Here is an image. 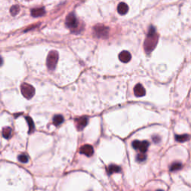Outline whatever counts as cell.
<instances>
[{
	"instance_id": "obj_11",
	"label": "cell",
	"mask_w": 191,
	"mask_h": 191,
	"mask_svg": "<svg viewBox=\"0 0 191 191\" xmlns=\"http://www.w3.org/2000/svg\"><path fill=\"white\" fill-rule=\"evenodd\" d=\"M31 16L34 17H41V16L44 15L45 9L43 8H34V9L31 10Z\"/></svg>"
},
{
	"instance_id": "obj_9",
	"label": "cell",
	"mask_w": 191,
	"mask_h": 191,
	"mask_svg": "<svg viewBox=\"0 0 191 191\" xmlns=\"http://www.w3.org/2000/svg\"><path fill=\"white\" fill-rule=\"evenodd\" d=\"M134 95L136 96L142 97L146 94V91H145L144 87L140 84H137L134 88Z\"/></svg>"
},
{
	"instance_id": "obj_16",
	"label": "cell",
	"mask_w": 191,
	"mask_h": 191,
	"mask_svg": "<svg viewBox=\"0 0 191 191\" xmlns=\"http://www.w3.org/2000/svg\"><path fill=\"white\" fill-rule=\"evenodd\" d=\"M176 140L178 142H185L189 140V135L188 134H182V135H176Z\"/></svg>"
},
{
	"instance_id": "obj_10",
	"label": "cell",
	"mask_w": 191,
	"mask_h": 191,
	"mask_svg": "<svg viewBox=\"0 0 191 191\" xmlns=\"http://www.w3.org/2000/svg\"><path fill=\"white\" fill-rule=\"evenodd\" d=\"M119 59L123 63H128L131 61V55L128 51H122L119 55Z\"/></svg>"
},
{
	"instance_id": "obj_2",
	"label": "cell",
	"mask_w": 191,
	"mask_h": 191,
	"mask_svg": "<svg viewBox=\"0 0 191 191\" xmlns=\"http://www.w3.org/2000/svg\"><path fill=\"white\" fill-rule=\"evenodd\" d=\"M58 61V52L57 51H51L47 56V65L49 70H53L55 68Z\"/></svg>"
},
{
	"instance_id": "obj_20",
	"label": "cell",
	"mask_w": 191,
	"mask_h": 191,
	"mask_svg": "<svg viewBox=\"0 0 191 191\" xmlns=\"http://www.w3.org/2000/svg\"><path fill=\"white\" fill-rule=\"evenodd\" d=\"M18 160L22 163H27L28 160H29V158H28V157L25 154H20L18 157Z\"/></svg>"
},
{
	"instance_id": "obj_7",
	"label": "cell",
	"mask_w": 191,
	"mask_h": 191,
	"mask_svg": "<svg viewBox=\"0 0 191 191\" xmlns=\"http://www.w3.org/2000/svg\"><path fill=\"white\" fill-rule=\"evenodd\" d=\"M87 122H88V119L85 116L77 118L75 120V126L79 131H81L82 129H84L87 125Z\"/></svg>"
},
{
	"instance_id": "obj_13",
	"label": "cell",
	"mask_w": 191,
	"mask_h": 191,
	"mask_svg": "<svg viewBox=\"0 0 191 191\" xmlns=\"http://www.w3.org/2000/svg\"><path fill=\"white\" fill-rule=\"evenodd\" d=\"M107 171H108L109 175H111V174L115 173V172H120L121 171V168L120 166H116V165L112 164V165H110V166H108V169H107Z\"/></svg>"
},
{
	"instance_id": "obj_5",
	"label": "cell",
	"mask_w": 191,
	"mask_h": 191,
	"mask_svg": "<svg viewBox=\"0 0 191 191\" xmlns=\"http://www.w3.org/2000/svg\"><path fill=\"white\" fill-rule=\"evenodd\" d=\"M66 25L70 29H76L79 25V22L73 13H70L66 18Z\"/></svg>"
},
{
	"instance_id": "obj_3",
	"label": "cell",
	"mask_w": 191,
	"mask_h": 191,
	"mask_svg": "<svg viewBox=\"0 0 191 191\" xmlns=\"http://www.w3.org/2000/svg\"><path fill=\"white\" fill-rule=\"evenodd\" d=\"M21 93L25 98L30 99L34 96L35 93V90L33 86L29 84L23 83L21 85Z\"/></svg>"
},
{
	"instance_id": "obj_24",
	"label": "cell",
	"mask_w": 191,
	"mask_h": 191,
	"mask_svg": "<svg viewBox=\"0 0 191 191\" xmlns=\"http://www.w3.org/2000/svg\"><path fill=\"white\" fill-rule=\"evenodd\" d=\"M157 191H163V190H157Z\"/></svg>"
},
{
	"instance_id": "obj_19",
	"label": "cell",
	"mask_w": 191,
	"mask_h": 191,
	"mask_svg": "<svg viewBox=\"0 0 191 191\" xmlns=\"http://www.w3.org/2000/svg\"><path fill=\"white\" fill-rule=\"evenodd\" d=\"M19 10H20V8H19V5L12 6L11 8V14L12 16H16L19 12Z\"/></svg>"
},
{
	"instance_id": "obj_22",
	"label": "cell",
	"mask_w": 191,
	"mask_h": 191,
	"mask_svg": "<svg viewBox=\"0 0 191 191\" xmlns=\"http://www.w3.org/2000/svg\"><path fill=\"white\" fill-rule=\"evenodd\" d=\"M152 140L154 142H155V143H158V142H160V137H153Z\"/></svg>"
},
{
	"instance_id": "obj_23",
	"label": "cell",
	"mask_w": 191,
	"mask_h": 191,
	"mask_svg": "<svg viewBox=\"0 0 191 191\" xmlns=\"http://www.w3.org/2000/svg\"><path fill=\"white\" fill-rule=\"evenodd\" d=\"M2 57L0 56V66L2 65Z\"/></svg>"
},
{
	"instance_id": "obj_21",
	"label": "cell",
	"mask_w": 191,
	"mask_h": 191,
	"mask_svg": "<svg viewBox=\"0 0 191 191\" xmlns=\"http://www.w3.org/2000/svg\"><path fill=\"white\" fill-rule=\"evenodd\" d=\"M146 159V156L144 154H143V153H142V154H139L137 157V160H138V161H140V162L144 161Z\"/></svg>"
},
{
	"instance_id": "obj_14",
	"label": "cell",
	"mask_w": 191,
	"mask_h": 191,
	"mask_svg": "<svg viewBox=\"0 0 191 191\" xmlns=\"http://www.w3.org/2000/svg\"><path fill=\"white\" fill-rule=\"evenodd\" d=\"M64 116H62V115H55L53 117V123L55 124V126H60L61 124L64 122Z\"/></svg>"
},
{
	"instance_id": "obj_12",
	"label": "cell",
	"mask_w": 191,
	"mask_h": 191,
	"mask_svg": "<svg viewBox=\"0 0 191 191\" xmlns=\"http://www.w3.org/2000/svg\"><path fill=\"white\" fill-rule=\"evenodd\" d=\"M128 11V7L127 5L124 2H121L120 4L118 5L117 7V11L118 13L121 15H125Z\"/></svg>"
},
{
	"instance_id": "obj_6",
	"label": "cell",
	"mask_w": 191,
	"mask_h": 191,
	"mask_svg": "<svg viewBox=\"0 0 191 191\" xmlns=\"http://www.w3.org/2000/svg\"><path fill=\"white\" fill-rule=\"evenodd\" d=\"M149 146V143L148 141H139V140H134L132 143V147L134 149H139L141 152L145 153L147 151L148 148Z\"/></svg>"
},
{
	"instance_id": "obj_4",
	"label": "cell",
	"mask_w": 191,
	"mask_h": 191,
	"mask_svg": "<svg viewBox=\"0 0 191 191\" xmlns=\"http://www.w3.org/2000/svg\"><path fill=\"white\" fill-rule=\"evenodd\" d=\"M93 35L98 38H106L108 35V28L102 25H98L93 28Z\"/></svg>"
},
{
	"instance_id": "obj_15",
	"label": "cell",
	"mask_w": 191,
	"mask_h": 191,
	"mask_svg": "<svg viewBox=\"0 0 191 191\" xmlns=\"http://www.w3.org/2000/svg\"><path fill=\"white\" fill-rule=\"evenodd\" d=\"M12 134V130L11 128L9 127H5L3 128L2 130V136L3 137H5V139H8L11 137Z\"/></svg>"
},
{
	"instance_id": "obj_8",
	"label": "cell",
	"mask_w": 191,
	"mask_h": 191,
	"mask_svg": "<svg viewBox=\"0 0 191 191\" xmlns=\"http://www.w3.org/2000/svg\"><path fill=\"white\" fill-rule=\"evenodd\" d=\"M80 153L83 154L87 157H91L93 154V148L92 146L88 144L84 145L80 149Z\"/></svg>"
},
{
	"instance_id": "obj_18",
	"label": "cell",
	"mask_w": 191,
	"mask_h": 191,
	"mask_svg": "<svg viewBox=\"0 0 191 191\" xmlns=\"http://www.w3.org/2000/svg\"><path fill=\"white\" fill-rule=\"evenodd\" d=\"M182 165L181 163L175 162L170 166V171H176V170H178L182 168Z\"/></svg>"
},
{
	"instance_id": "obj_1",
	"label": "cell",
	"mask_w": 191,
	"mask_h": 191,
	"mask_svg": "<svg viewBox=\"0 0 191 191\" xmlns=\"http://www.w3.org/2000/svg\"><path fill=\"white\" fill-rule=\"evenodd\" d=\"M158 41V35L157 34L156 29L154 26H151L144 42L145 51L147 53L152 52L157 46Z\"/></svg>"
},
{
	"instance_id": "obj_17",
	"label": "cell",
	"mask_w": 191,
	"mask_h": 191,
	"mask_svg": "<svg viewBox=\"0 0 191 191\" xmlns=\"http://www.w3.org/2000/svg\"><path fill=\"white\" fill-rule=\"evenodd\" d=\"M26 120H27L28 124H29V133H32L34 130H35V124H34V122L31 120V118L29 117V116L26 117Z\"/></svg>"
}]
</instances>
